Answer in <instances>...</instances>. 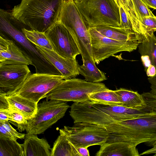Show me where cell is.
<instances>
[{
    "label": "cell",
    "mask_w": 156,
    "mask_h": 156,
    "mask_svg": "<svg viewBox=\"0 0 156 156\" xmlns=\"http://www.w3.org/2000/svg\"><path fill=\"white\" fill-rule=\"evenodd\" d=\"M150 112L147 108H130L100 103L90 100L74 102L69 112L74 123L87 122L103 126L117 121L137 118Z\"/></svg>",
    "instance_id": "obj_1"
},
{
    "label": "cell",
    "mask_w": 156,
    "mask_h": 156,
    "mask_svg": "<svg viewBox=\"0 0 156 156\" xmlns=\"http://www.w3.org/2000/svg\"><path fill=\"white\" fill-rule=\"evenodd\" d=\"M0 156H24L23 144L16 140L0 136Z\"/></svg>",
    "instance_id": "obj_24"
},
{
    "label": "cell",
    "mask_w": 156,
    "mask_h": 156,
    "mask_svg": "<svg viewBox=\"0 0 156 156\" xmlns=\"http://www.w3.org/2000/svg\"><path fill=\"white\" fill-rule=\"evenodd\" d=\"M53 50L61 56L76 59L80 54L78 48L66 27L58 20L45 32Z\"/></svg>",
    "instance_id": "obj_11"
},
{
    "label": "cell",
    "mask_w": 156,
    "mask_h": 156,
    "mask_svg": "<svg viewBox=\"0 0 156 156\" xmlns=\"http://www.w3.org/2000/svg\"><path fill=\"white\" fill-rule=\"evenodd\" d=\"M76 148L94 145L100 146L107 141L109 134L104 126L87 122L74 123L72 126H65L59 129Z\"/></svg>",
    "instance_id": "obj_9"
},
{
    "label": "cell",
    "mask_w": 156,
    "mask_h": 156,
    "mask_svg": "<svg viewBox=\"0 0 156 156\" xmlns=\"http://www.w3.org/2000/svg\"><path fill=\"white\" fill-rule=\"evenodd\" d=\"M149 8L156 10V0H142Z\"/></svg>",
    "instance_id": "obj_39"
},
{
    "label": "cell",
    "mask_w": 156,
    "mask_h": 156,
    "mask_svg": "<svg viewBox=\"0 0 156 156\" xmlns=\"http://www.w3.org/2000/svg\"><path fill=\"white\" fill-rule=\"evenodd\" d=\"M5 95L9 109L20 112L27 119L36 114L38 103L15 94H6L5 93Z\"/></svg>",
    "instance_id": "obj_20"
},
{
    "label": "cell",
    "mask_w": 156,
    "mask_h": 156,
    "mask_svg": "<svg viewBox=\"0 0 156 156\" xmlns=\"http://www.w3.org/2000/svg\"><path fill=\"white\" fill-rule=\"evenodd\" d=\"M146 72L147 76L149 77L153 76L156 75V69L155 67L152 65L149 66Z\"/></svg>",
    "instance_id": "obj_37"
},
{
    "label": "cell",
    "mask_w": 156,
    "mask_h": 156,
    "mask_svg": "<svg viewBox=\"0 0 156 156\" xmlns=\"http://www.w3.org/2000/svg\"><path fill=\"white\" fill-rule=\"evenodd\" d=\"M88 28L101 25L121 27L119 8L114 0H74Z\"/></svg>",
    "instance_id": "obj_5"
},
{
    "label": "cell",
    "mask_w": 156,
    "mask_h": 156,
    "mask_svg": "<svg viewBox=\"0 0 156 156\" xmlns=\"http://www.w3.org/2000/svg\"><path fill=\"white\" fill-rule=\"evenodd\" d=\"M141 35H151L156 31V16H147L141 18L140 20Z\"/></svg>",
    "instance_id": "obj_28"
},
{
    "label": "cell",
    "mask_w": 156,
    "mask_h": 156,
    "mask_svg": "<svg viewBox=\"0 0 156 156\" xmlns=\"http://www.w3.org/2000/svg\"><path fill=\"white\" fill-rule=\"evenodd\" d=\"M119 9L121 20V27L134 31L132 23L124 9L122 7H120Z\"/></svg>",
    "instance_id": "obj_32"
},
{
    "label": "cell",
    "mask_w": 156,
    "mask_h": 156,
    "mask_svg": "<svg viewBox=\"0 0 156 156\" xmlns=\"http://www.w3.org/2000/svg\"><path fill=\"white\" fill-rule=\"evenodd\" d=\"M151 154H156V145L152 148L140 154V156L143 155H147Z\"/></svg>",
    "instance_id": "obj_40"
},
{
    "label": "cell",
    "mask_w": 156,
    "mask_h": 156,
    "mask_svg": "<svg viewBox=\"0 0 156 156\" xmlns=\"http://www.w3.org/2000/svg\"><path fill=\"white\" fill-rule=\"evenodd\" d=\"M118 6L122 7L133 26L134 31L141 34L140 23L138 18L134 6L131 0H114Z\"/></svg>",
    "instance_id": "obj_26"
},
{
    "label": "cell",
    "mask_w": 156,
    "mask_h": 156,
    "mask_svg": "<svg viewBox=\"0 0 156 156\" xmlns=\"http://www.w3.org/2000/svg\"><path fill=\"white\" fill-rule=\"evenodd\" d=\"M31 74L27 64H0V91L5 93L12 91Z\"/></svg>",
    "instance_id": "obj_13"
},
{
    "label": "cell",
    "mask_w": 156,
    "mask_h": 156,
    "mask_svg": "<svg viewBox=\"0 0 156 156\" xmlns=\"http://www.w3.org/2000/svg\"><path fill=\"white\" fill-rule=\"evenodd\" d=\"M83 62L82 65H79L78 70L80 74L84 77L85 80L90 82L99 83L107 80L105 73L99 70L93 61L87 59Z\"/></svg>",
    "instance_id": "obj_23"
},
{
    "label": "cell",
    "mask_w": 156,
    "mask_h": 156,
    "mask_svg": "<svg viewBox=\"0 0 156 156\" xmlns=\"http://www.w3.org/2000/svg\"><path fill=\"white\" fill-rule=\"evenodd\" d=\"M91 50L94 63L97 64L105 59L122 51L131 52L138 46L115 40L102 35L94 27L88 28Z\"/></svg>",
    "instance_id": "obj_10"
},
{
    "label": "cell",
    "mask_w": 156,
    "mask_h": 156,
    "mask_svg": "<svg viewBox=\"0 0 156 156\" xmlns=\"http://www.w3.org/2000/svg\"><path fill=\"white\" fill-rule=\"evenodd\" d=\"M149 82L151 84V90L150 92L156 96V75L148 78Z\"/></svg>",
    "instance_id": "obj_34"
},
{
    "label": "cell",
    "mask_w": 156,
    "mask_h": 156,
    "mask_svg": "<svg viewBox=\"0 0 156 156\" xmlns=\"http://www.w3.org/2000/svg\"><path fill=\"white\" fill-rule=\"evenodd\" d=\"M64 0H22L11 10L13 16L31 30L45 32L58 20Z\"/></svg>",
    "instance_id": "obj_3"
},
{
    "label": "cell",
    "mask_w": 156,
    "mask_h": 156,
    "mask_svg": "<svg viewBox=\"0 0 156 156\" xmlns=\"http://www.w3.org/2000/svg\"><path fill=\"white\" fill-rule=\"evenodd\" d=\"M22 30L27 39L35 46L53 50L45 32L28 30L25 28H23Z\"/></svg>",
    "instance_id": "obj_27"
},
{
    "label": "cell",
    "mask_w": 156,
    "mask_h": 156,
    "mask_svg": "<svg viewBox=\"0 0 156 156\" xmlns=\"http://www.w3.org/2000/svg\"><path fill=\"white\" fill-rule=\"evenodd\" d=\"M24 64L33 65L32 60L16 45L14 42L0 37V64Z\"/></svg>",
    "instance_id": "obj_15"
},
{
    "label": "cell",
    "mask_w": 156,
    "mask_h": 156,
    "mask_svg": "<svg viewBox=\"0 0 156 156\" xmlns=\"http://www.w3.org/2000/svg\"><path fill=\"white\" fill-rule=\"evenodd\" d=\"M64 79L61 74L36 73L31 74L16 88L6 94H15L37 103Z\"/></svg>",
    "instance_id": "obj_8"
},
{
    "label": "cell",
    "mask_w": 156,
    "mask_h": 156,
    "mask_svg": "<svg viewBox=\"0 0 156 156\" xmlns=\"http://www.w3.org/2000/svg\"><path fill=\"white\" fill-rule=\"evenodd\" d=\"M77 150L81 156H89L90 154L87 147H79Z\"/></svg>",
    "instance_id": "obj_38"
},
{
    "label": "cell",
    "mask_w": 156,
    "mask_h": 156,
    "mask_svg": "<svg viewBox=\"0 0 156 156\" xmlns=\"http://www.w3.org/2000/svg\"><path fill=\"white\" fill-rule=\"evenodd\" d=\"M150 112L137 118L103 126L109 134L106 143L123 141L136 146L144 143L153 147L156 145V111Z\"/></svg>",
    "instance_id": "obj_2"
},
{
    "label": "cell",
    "mask_w": 156,
    "mask_h": 156,
    "mask_svg": "<svg viewBox=\"0 0 156 156\" xmlns=\"http://www.w3.org/2000/svg\"><path fill=\"white\" fill-rule=\"evenodd\" d=\"M59 133L51 149V156H81L67 137Z\"/></svg>",
    "instance_id": "obj_22"
},
{
    "label": "cell",
    "mask_w": 156,
    "mask_h": 156,
    "mask_svg": "<svg viewBox=\"0 0 156 156\" xmlns=\"http://www.w3.org/2000/svg\"><path fill=\"white\" fill-rule=\"evenodd\" d=\"M9 110H0V121H12V119L9 114L8 112Z\"/></svg>",
    "instance_id": "obj_35"
},
{
    "label": "cell",
    "mask_w": 156,
    "mask_h": 156,
    "mask_svg": "<svg viewBox=\"0 0 156 156\" xmlns=\"http://www.w3.org/2000/svg\"><path fill=\"white\" fill-rule=\"evenodd\" d=\"M58 21L71 34L78 48L82 61L88 59L94 62L88 28L74 0H64Z\"/></svg>",
    "instance_id": "obj_4"
},
{
    "label": "cell",
    "mask_w": 156,
    "mask_h": 156,
    "mask_svg": "<svg viewBox=\"0 0 156 156\" xmlns=\"http://www.w3.org/2000/svg\"><path fill=\"white\" fill-rule=\"evenodd\" d=\"M8 112L9 115L12 119V121L16 123L17 129L19 131H24V126L26 124L27 119L20 112L9 109Z\"/></svg>",
    "instance_id": "obj_30"
},
{
    "label": "cell",
    "mask_w": 156,
    "mask_h": 156,
    "mask_svg": "<svg viewBox=\"0 0 156 156\" xmlns=\"http://www.w3.org/2000/svg\"><path fill=\"white\" fill-rule=\"evenodd\" d=\"M9 106L6 98L5 92L0 91V110H8Z\"/></svg>",
    "instance_id": "obj_33"
},
{
    "label": "cell",
    "mask_w": 156,
    "mask_h": 156,
    "mask_svg": "<svg viewBox=\"0 0 156 156\" xmlns=\"http://www.w3.org/2000/svg\"><path fill=\"white\" fill-rule=\"evenodd\" d=\"M131 0L134 6L139 21L140 19L143 17L147 16H155L150 9L142 0Z\"/></svg>",
    "instance_id": "obj_29"
},
{
    "label": "cell",
    "mask_w": 156,
    "mask_h": 156,
    "mask_svg": "<svg viewBox=\"0 0 156 156\" xmlns=\"http://www.w3.org/2000/svg\"><path fill=\"white\" fill-rule=\"evenodd\" d=\"M25 25L14 17L12 10H0V30L9 35L29 51L47 61L43 56L26 38L22 29Z\"/></svg>",
    "instance_id": "obj_12"
},
{
    "label": "cell",
    "mask_w": 156,
    "mask_h": 156,
    "mask_svg": "<svg viewBox=\"0 0 156 156\" xmlns=\"http://www.w3.org/2000/svg\"><path fill=\"white\" fill-rule=\"evenodd\" d=\"M89 99L100 103L122 106L119 96L114 90L108 89L91 94L89 96Z\"/></svg>",
    "instance_id": "obj_25"
},
{
    "label": "cell",
    "mask_w": 156,
    "mask_h": 156,
    "mask_svg": "<svg viewBox=\"0 0 156 156\" xmlns=\"http://www.w3.org/2000/svg\"><path fill=\"white\" fill-rule=\"evenodd\" d=\"M142 36L143 39L138 48L144 70L151 65L156 69V37L154 34Z\"/></svg>",
    "instance_id": "obj_19"
},
{
    "label": "cell",
    "mask_w": 156,
    "mask_h": 156,
    "mask_svg": "<svg viewBox=\"0 0 156 156\" xmlns=\"http://www.w3.org/2000/svg\"><path fill=\"white\" fill-rule=\"evenodd\" d=\"M154 156H156V154H155L154 155Z\"/></svg>",
    "instance_id": "obj_41"
},
{
    "label": "cell",
    "mask_w": 156,
    "mask_h": 156,
    "mask_svg": "<svg viewBox=\"0 0 156 156\" xmlns=\"http://www.w3.org/2000/svg\"><path fill=\"white\" fill-rule=\"evenodd\" d=\"M0 136L6 137L9 139H14L11 135L7 131L5 127L1 123H0Z\"/></svg>",
    "instance_id": "obj_36"
},
{
    "label": "cell",
    "mask_w": 156,
    "mask_h": 156,
    "mask_svg": "<svg viewBox=\"0 0 156 156\" xmlns=\"http://www.w3.org/2000/svg\"><path fill=\"white\" fill-rule=\"evenodd\" d=\"M94 27L102 35L119 41L138 46L143 39L141 34L121 27L101 25Z\"/></svg>",
    "instance_id": "obj_16"
},
{
    "label": "cell",
    "mask_w": 156,
    "mask_h": 156,
    "mask_svg": "<svg viewBox=\"0 0 156 156\" xmlns=\"http://www.w3.org/2000/svg\"><path fill=\"white\" fill-rule=\"evenodd\" d=\"M0 123L3 125L15 140H17L18 139H24L26 134L17 132L10 124L9 121H0Z\"/></svg>",
    "instance_id": "obj_31"
},
{
    "label": "cell",
    "mask_w": 156,
    "mask_h": 156,
    "mask_svg": "<svg viewBox=\"0 0 156 156\" xmlns=\"http://www.w3.org/2000/svg\"><path fill=\"white\" fill-rule=\"evenodd\" d=\"M136 146L123 141L106 143L101 146L96 156H140Z\"/></svg>",
    "instance_id": "obj_18"
},
{
    "label": "cell",
    "mask_w": 156,
    "mask_h": 156,
    "mask_svg": "<svg viewBox=\"0 0 156 156\" xmlns=\"http://www.w3.org/2000/svg\"><path fill=\"white\" fill-rule=\"evenodd\" d=\"M37 135L27 133L23 144L24 156H51V149L47 141Z\"/></svg>",
    "instance_id": "obj_17"
},
{
    "label": "cell",
    "mask_w": 156,
    "mask_h": 156,
    "mask_svg": "<svg viewBox=\"0 0 156 156\" xmlns=\"http://www.w3.org/2000/svg\"><path fill=\"white\" fill-rule=\"evenodd\" d=\"M69 106L66 101L48 100L38 103L34 116L27 120L23 130L27 133H43L65 115Z\"/></svg>",
    "instance_id": "obj_7"
},
{
    "label": "cell",
    "mask_w": 156,
    "mask_h": 156,
    "mask_svg": "<svg viewBox=\"0 0 156 156\" xmlns=\"http://www.w3.org/2000/svg\"><path fill=\"white\" fill-rule=\"evenodd\" d=\"M35 47L47 62L57 69L64 79L75 78L80 74L76 59L63 57L54 50L36 46Z\"/></svg>",
    "instance_id": "obj_14"
},
{
    "label": "cell",
    "mask_w": 156,
    "mask_h": 156,
    "mask_svg": "<svg viewBox=\"0 0 156 156\" xmlns=\"http://www.w3.org/2000/svg\"><path fill=\"white\" fill-rule=\"evenodd\" d=\"M108 89L102 83L90 82L74 78L63 80L44 98L47 100L81 102L89 100V96L91 94Z\"/></svg>",
    "instance_id": "obj_6"
},
{
    "label": "cell",
    "mask_w": 156,
    "mask_h": 156,
    "mask_svg": "<svg viewBox=\"0 0 156 156\" xmlns=\"http://www.w3.org/2000/svg\"><path fill=\"white\" fill-rule=\"evenodd\" d=\"M114 91L120 97L122 106L137 109L147 108V104L143 97L137 91L122 88Z\"/></svg>",
    "instance_id": "obj_21"
}]
</instances>
